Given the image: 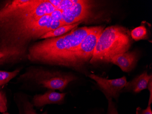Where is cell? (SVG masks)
Masks as SVG:
<instances>
[{
    "label": "cell",
    "instance_id": "obj_1",
    "mask_svg": "<svg viewBox=\"0 0 152 114\" xmlns=\"http://www.w3.org/2000/svg\"><path fill=\"white\" fill-rule=\"evenodd\" d=\"M64 25L50 14L37 18L25 8L4 7L0 10V52L5 57L0 65L27 58L29 43Z\"/></svg>",
    "mask_w": 152,
    "mask_h": 114
},
{
    "label": "cell",
    "instance_id": "obj_2",
    "mask_svg": "<svg viewBox=\"0 0 152 114\" xmlns=\"http://www.w3.org/2000/svg\"><path fill=\"white\" fill-rule=\"evenodd\" d=\"M94 27H76L64 35L37 42L29 47L27 59L36 63L64 66L74 69L70 58L71 53Z\"/></svg>",
    "mask_w": 152,
    "mask_h": 114
},
{
    "label": "cell",
    "instance_id": "obj_3",
    "mask_svg": "<svg viewBox=\"0 0 152 114\" xmlns=\"http://www.w3.org/2000/svg\"><path fill=\"white\" fill-rule=\"evenodd\" d=\"M131 43L127 28L118 25L108 26L101 33L90 63H110L114 57L128 52Z\"/></svg>",
    "mask_w": 152,
    "mask_h": 114
},
{
    "label": "cell",
    "instance_id": "obj_4",
    "mask_svg": "<svg viewBox=\"0 0 152 114\" xmlns=\"http://www.w3.org/2000/svg\"><path fill=\"white\" fill-rule=\"evenodd\" d=\"M20 78L43 88L60 91H63L70 83L77 79L72 74L40 69H29Z\"/></svg>",
    "mask_w": 152,
    "mask_h": 114
},
{
    "label": "cell",
    "instance_id": "obj_5",
    "mask_svg": "<svg viewBox=\"0 0 152 114\" xmlns=\"http://www.w3.org/2000/svg\"><path fill=\"white\" fill-rule=\"evenodd\" d=\"M103 30L102 26H94L80 44L72 51L70 58L74 69L81 71L84 63L90 60L101 33Z\"/></svg>",
    "mask_w": 152,
    "mask_h": 114
},
{
    "label": "cell",
    "instance_id": "obj_6",
    "mask_svg": "<svg viewBox=\"0 0 152 114\" xmlns=\"http://www.w3.org/2000/svg\"><path fill=\"white\" fill-rule=\"evenodd\" d=\"M92 1L78 0L71 7L63 11V22L64 25L82 23L92 14Z\"/></svg>",
    "mask_w": 152,
    "mask_h": 114
},
{
    "label": "cell",
    "instance_id": "obj_7",
    "mask_svg": "<svg viewBox=\"0 0 152 114\" xmlns=\"http://www.w3.org/2000/svg\"><path fill=\"white\" fill-rule=\"evenodd\" d=\"M88 77L96 82L107 98L117 99L127 83L125 76L113 79H107L94 74H89Z\"/></svg>",
    "mask_w": 152,
    "mask_h": 114
},
{
    "label": "cell",
    "instance_id": "obj_8",
    "mask_svg": "<svg viewBox=\"0 0 152 114\" xmlns=\"http://www.w3.org/2000/svg\"><path fill=\"white\" fill-rule=\"evenodd\" d=\"M66 93H58L49 90L44 94L36 95L31 103L34 107L40 108L47 104H62L64 101Z\"/></svg>",
    "mask_w": 152,
    "mask_h": 114
},
{
    "label": "cell",
    "instance_id": "obj_9",
    "mask_svg": "<svg viewBox=\"0 0 152 114\" xmlns=\"http://www.w3.org/2000/svg\"><path fill=\"white\" fill-rule=\"evenodd\" d=\"M138 60V55L135 51L127 52L114 57L110 63L119 67L125 72L132 71L136 65Z\"/></svg>",
    "mask_w": 152,
    "mask_h": 114
},
{
    "label": "cell",
    "instance_id": "obj_10",
    "mask_svg": "<svg viewBox=\"0 0 152 114\" xmlns=\"http://www.w3.org/2000/svg\"><path fill=\"white\" fill-rule=\"evenodd\" d=\"M152 75H148L147 71H145L142 74L134 78L133 80L127 82L123 90L138 93L147 88L149 80L152 78Z\"/></svg>",
    "mask_w": 152,
    "mask_h": 114
},
{
    "label": "cell",
    "instance_id": "obj_11",
    "mask_svg": "<svg viewBox=\"0 0 152 114\" xmlns=\"http://www.w3.org/2000/svg\"><path fill=\"white\" fill-rule=\"evenodd\" d=\"M82 23H77L72 24L66 25L61 26L58 27L55 29L45 33L41 37L40 39H47V38H53L60 36L61 35H64L67 32L71 31L74 28L77 27V26Z\"/></svg>",
    "mask_w": 152,
    "mask_h": 114
},
{
    "label": "cell",
    "instance_id": "obj_12",
    "mask_svg": "<svg viewBox=\"0 0 152 114\" xmlns=\"http://www.w3.org/2000/svg\"><path fill=\"white\" fill-rule=\"evenodd\" d=\"M19 114H48L46 111L42 114H38L34 109L31 102L27 99H22L20 103L18 104Z\"/></svg>",
    "mask_w": 152,
    "mask_h": 114
},
{
    "label": "cell",
    "instance_id": "obj_13",
    "mask_svg": "<svg viewBox=\"0 0 152 114\" xmlns=\"http://www.w3.org/2000/svg\"><path fill=\"white\" fill-rule=\"evenodd\" d=\"M20 70L18 68L12 72L0 70V86L8 83L16 77L20 72Z\"/></svg>",
    "mask_w": 152,
    "mask_h": 114
},
{
    "label": "cell",
    "instance_id": "obj_14",
    "mask_svg": "<svg viewBox=\"0 0 152 114\" xmlns=\"http://www.w3.org/2000/svg\"><path fill=\"white\" fill-rule=\"evenodd\" d=\"M131 37L135 41L146 39L147 37V31L144 26H140L136 27L130 33Z\"/></svg>",
    "mask_w": 152,
    "mask_h": 114
},
{
    "label": "cell",
    "instance_id": "obj_15",
    "mask_svg": "<svg viewBox=\"0 0 152 114\" xmlns=\"http://www.w3.org/2000/svg\"><path fill=\"white\" fill-rule=\"evenodd\" d=\"M78 0H61L60 4L57 9L63 11L67 10L71 7Z\"/></svg>",
    "mask_w": 152,
    "mask_h": 114
},
{
    "label": "cell",
    "instance_id": "obj_16",
    "mask_svg": "<svg viewBox=\"0 0 152 114\" xmlns=\"http://www.w3.org/2000/svg\"><path fill=\"white\" fill-rule=\"evenodd\" d=\"M7 99L5 93L1 92L0 95V112L4 113L7 112Z\"/></svg>",
    "mask_w": 152,
    "mask_h": 114
},
{
    "label": "cell",
    "instance_id": "obj_17",
    "mask_svg": "<svg viewBox=\"0 0 152 114\" xmlns=\"http://www.w3.org/2000/svg\"><path fill=\"white\" fill-rule=\"evenodd\" d=\"M107 99H108V105L107 114H119L114 102L113 101L112 98H108Z\"/></svg>",
    "mask_w": 152,
    "mask_h": 114
},
{
    "label": "cell",
    "instance_id": "obj_18",
    "mask_svg": "<svg viewBox=\"0 0 152 114\" xmlns=\"http://www.w3.org/2000/svg\"><path fill=\"white\" fill-rule=\"evenodd\" d=\"M50 15L53 19L60 21L61 22H63V11L56 9L52 13L50 14Z\"/></svg>",
    "mask_w": 152,
    "mask_h": 114
},
{
    "label": "cell",
    "instance_id": "obj_19",
    "mask_svg": "<svg viewBox=\"0 0 152 114\" xmlns=\"http://www.w3.org/2000/svg\"><path fill=\"white\" fill-rule=\"evenodd\" d=\"M136 114H152L151 105H148L146 109H142L140 107H137L136 111Z\"/></svg>",
    "mask_w": 152,
    "mask_h": 114
},
{
    "label": "cell",
    "instance_id": "obj_20",
    "mask_svg": "<svg viewBox=\"0 0 152 114\" xmlns=\"http://www.w3.org/2000/svg\"><path fill=\"white\" fill-rule=\"evenodd\" d=\"M147 88H148L149 93H150L148 105H151L152 103V78H151L149 80V82H148Z\"/></svg>",
    "mask_w": 152,
    "mask_h": 114
},
{
    "label": "cell",
    "instance_id": "obj_21",
    "mask_svg": "<svg viewBox=\"0 0 152 114\" xmlns=\"http://www.w3.org/2000/svg\"><path fill=\"white\" fill-rule=\"evenodd\" d=\"M48 1L51 3V4L56 8V9L59 6L61 1V0H48Z\"/></svg>",
    "mask_w": 152,
    "mask_h": 114
},
{
    "label": "cell",
    "instance_id": "obj_22",
    "mask_svg": "<svg viewBox=\"0 0 152 114\" xmlns=\"http://www.w3.org/2000/svg\"><path fill=\"white\" fill-rule=\"evenodd\" d=\"M4 57H5V55H4V54H3V53H1V52H0V60H1V59H3Z\"/></svg>",
    "mask_w": 152,
    "mask_h": 114
},
{
    "label": "cell",
    "instance_id": "obj_23",
    "mask_svg": "<svg viewBox=\"0 0 152 114\" xmlns=\"http://www.w3.org/2000/svg\"><path fill=\"white\" fill-rule=\"evenodd\" d=\"M3 114H9V113H8V112H5V113H3Z\"/></svg>",
    "mask_w": 152,
    "mask_h": 114
},
{
    "label": "cell",
    "instance_id": "obj_24",
    "mask_svg": "<svg viewBox=\"0 0 152 114\" xmlns=\"http://www.w3.org/2000/svg\"><path fill=\"white\" fill-rule=\"evenodd\" d=\"M1 90H0V95H1Z\"/></svg>",
    "mask_w": 152,
    "mask_h": 114
}]
</instances>
